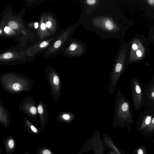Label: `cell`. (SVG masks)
Masks as SVG:
<instances>
[{
	"instance_id": "1",
	"label": "cell",
	"mask_w": 154,
	"mask_h": 154,
	"mask_svg": "<svg viewBox=\"0 0 154 154\" xmlns=\"http://www.w3.org/2000/svg\"><path fill=\"white\" fill-rule=\"evenodd\" d=\"M121 17L112 0H101L98 8L84 18L82 25L102 39H120L122 33Z\"/></svg>"
},
{
	"instance_id": "2",
	"label": "cell",
	"mask_w": 154,
	"mask_h": 154,
	"mask_svg": "<svg viewBox=\"0 0 154 154\" xmlns=\"http://www.w3.org/2000/svg\"><path fill=\"white\" fill-rule=\"evenodd\" d=\"M115 107L112 126L116 128L126 122L132 121L128 102L118 88L115 99Z\"/></svg>"
},
{
	"instance_id": "3",
	"label": "cell",
	"mask_w": 154,
	"mask_h": 154,
	"mask_svg": "<svg viewBox=\"0 0 154 154\" xmlns=\"http://www.w3.org/2000/svg\"><path fill=\"white\" fill-rule=\"evenodd\" d=\"M123 49L120 48L115 58L108 82V91L110 95L114 93L119 80L123 72L124 60Z\"/></svg>"
},
{
	"instance_id": "4",
	"label": "cell",
	"mask_w": 154,
	"mask_h": 154,
	"mask_svg": "<svg viewBox=\"0 0 154 154\" xmlns=\"http://www.w3.org/2000/svg\"><path fill=\"white\" fill-rule=\"evenodd\" d=\"M70 41L67 49L69 56L75 58L82 56L86 53L87 47L83 42L76 38H72Z\"/></svg>"
},
{
	"instance_id": "5",
	"label": "cell",
	"mask_w": 154,
	"mask_h": 154,
	"mask_svg": "<svg viewBox=\"0 0 154 154\" xmlns=\"http://www.w3.org/2000/svg\"><path fill=\"white\" fill-rule=\"evenodd\" d=\"M82 12L79 18L82 22L84 18L94 11L99 6L101 0H79Z\"/></svg>"
},
{
	"instance_id": "6",
	"label": "cell",
	"mask_w": 154,
	"mask_h": 154,
	"mask_svg": "<svg viewBox=\"0 0 154 154\" xmlns=\"http://www.w3.org/2000/svg\"><path fill=\"white\" fill-rule=\"evenodd\" d=\"M89 141L88 143L92 147L94 154H104L105 149L98 130L94 132Z\"/></svg>"
},
{
	"instance_id": "7",
	"label": "cell",
	"mask_w": 154,
	"mask_h": 154,
	"mask_svg": "<svg viewBox=\"0 0 154 154\" xmlns=\"http://www.w3.org/2000/svg\"><path fill=\"white\" fill-rule=\"evenodd\" d=\"M132 96L134 103L136 108L141 104L142 97L141 88L138 82L135 79L132 83Z\"/></svg>"
},
{
	"instance_id": "8",
	"label": "cell",
	"mask_w": 154,
	"mask_h": 154,
	"mask_svg": "<svg viewBox=\"0 0 154 154\" xmlns=\"http://www.w3.org/2000/svg\"><path fill=\"white\" fill-rule=\"evenodd\" d=\"M2 143L6 154H12L17 146V142L14 136L10 135L6 138H3Z\"/></svg>"
},
{
	"instance_id": "9",
	"label": "cell",
	"mask_w": 154,
	"mask_h": 154,
	"mask_svg": "<svg viewBox=\"0 0 154 154\" xmlns=\"http://www.w3.org/2000/svg\"><path fill=\"white\" fill-rule=\"evenodd\" d=\"M103 143L106 146L111 150L114 151L116 154H121L118 147L109 137L105 134H103Z\"/></svg>"
},
{
	"instance_id": "10",
	"label": "cell",
	"mask_w": 154,
	"mask_h": 154,
	"mask_svg": "<svg viewBox=\"0 0 154 154\" xmlns=\"http://www.w3.org/2000/svg\"><path fill=\"white\" fill-rule=\"evenodd\" d=\"M23 124L26 130L31 134L37 135H38L41 131L26 119L24 120Z\"/></svg>"
},
{
	"instance_id": "11",
	"label": "cell",
	"mask_w": 154,
	"mask_h": 154,
	"mask_svg": "<svg viewBox=\"0 0 154 154\" xmlns=\"http://www.w3.org/2000/svg\"><path fill=\"white\" fill-rule=\"evenodd\" d=\"M76 116L74 113L71 112H64L60 116L58 121L70 123L75 119Z\"/></svg>"
},
{
	"instance_id": "12",
	"label": "cell",
	"mask_w": 154,
	"mask_h": 154,
	"mask_svg": "<svg viewBox=\"0 0 154 154\" xmlns=\"http://www.w3.org/2000/svg\"><path fill=\"white\" fill-rule=\"evenodd\" d=\"M37 111L40 117V129L42 131L44 129L47 121V120L44 117V110L43 106L42 104L39 105L37 108Z\"/></svg>"
},
{
	"instance_id": "13",
	"label": "cell",
	"mask_w": 154,
	"mask_h": 154,
	"mask_svg": "<svg viewBox=\"0 0 154 154\" xmlns=\"http://www.w3.org/2000/svg\"><path fill=\"white\" fill-rule=\"evenodd\" d=\"M51 82L52 85L55 87H56L58 91H60V78L57 75L54 74L52 76Z\"/></svg>"
},
{
	"instance_id": "14",
	"label": "cell",
	"mask_w": 154,
	"mask_h": 154,
	"mask_svg": "<svg viewBox=\"0 0 154 154\" xmlns=\"http://www.w3.org/2000/svg\"><path fill=\"white\" fill-rule=\"evenodd\" d=\"M36 154H56L51 149L45 147H40L36 151Z\"/></svg>"
},
{
	"instance_id": "15",
	"label": "cell",
	"mask_w": 154,
	"mask_h": 154,
	"mask_svg": "<svg viewBox=\"0 0 154 154\" xmlns=\"http://www.w3.org/2000/svg\"><path fill=\"white\" fill-rule=\"evenodd\" d=\"M152 115H147L144 118L140 127L141 130L144 129L149 125L152 120Z\"/></svg>"
},
{
	"instance_id": "16",
	"label": "cell",
	"mask_w": 154,
	"mask_h": 154,
	"mask_svg": "<svg viewBox=\"0 0 154 154\" xmlns=\"http://www.w3.org/2000/svg\"><path fill=\"white\" fill-rule=\"evenodd\" d=\"M26 107V111L28 112L30 114L33 115V116L37 114V110L34 105H29Z\"/></svg>"
},
{
	"instance_id": "17",
	"label": "cell",
	"mask_w": 154,
	"mask_h": 154,
	"mask_svg": "<svg viewBox=\"0 0 154 154\" xmlns=\"http://www.w3.org/2000/svg\"><path fill=\"white\" fill-rule=\"evenodd\" d=\"M11 87L13 90L16 91L20 90L21 88V85L17 82L14 83L12 85Z\"/></svg>"
},
{
	"instance_id": "18",
	"label": "cell",
	"mask_w": 154,
	"mask_h": 154,
	"mask_svg": "<svg viewBox=\"0 0 154 154\" xmlns=\"http://www.w3.org/2000/svg\"><path fill=\"white\" fill-rule=\"evenodd\" d=\"M154 130V117L152 119L149 125L146 128V131L150 132Z\"/></svg>"
},
{
	"instance_id": "19",
	"label": "cell",
	"mask_w": 154,
	"mask_h": 154,
	"mask_svg": "<svg viewBox=\"0 0 154 154\" xmlns=\"http://www.w3.org/2000/svg\"><path fill=\"white\" fill-rule=\"evenodd\" d=\"M8 26L10 28L12 29H16L18 27V24L15 22L11 21L8 23Z\"/></svg>"
},
{
	"instance_id": "20",
	"label": "cell",
	"mask_w": 154,
	"mask_h": 154,
	"mask_svg": "<svg viewBox=\"0 0 154 154\" xmlns=\"http://www.w3.org/2000/svg\"><path fill=\"white\" fill-rule=\"evenodd\" d=\"M12 56L11 53L8 52L3 54L2 55V57L4 59H8L12 57Z\"/></svg>"
},
{
	"instance_id": "21",
	"label": "cell",
	"mask_w": 154,
	"mask_h": 154,
	"mask_svg": "<svg viewBox=\"0 0 154 154\" xmlns=\"http://www.w3.org/2000/svg\"><path fill=\"white\" fill-rule=\"evenodd\" d=\"M149 95L151 99L154 101V86L151 88Z\"/></svg>"
},
{
	"instance_id": "22",
	"label": "cell",
	"mask_w": 154,
	"mask_h": 154,
	"mask_svg": "<svg viewBox=\"0 0 154 154\" xmlns=\"http://www.w3.org/2000/svg\"><path fill=\"white\" fill-rule=\"evenodd\" d=\"M61 43L62 42L61 40H57L55 42L54 45V47L55 48H58L60 46Z\"/></svg>"
},
{
	"instance_id": "23",
	"label": "cell",
	"mask_w": 154,
	"mask_h": 154,
	"mask_svg": "<svg viewBox=\"0 0 154 154\" xmlns=\"http://www.w3.org/2000/svg\"><path fill=\"white\" fill-rule=\"evenodd\" d=\"M48 44V43L46 41H44L41 43L40 45V47L41 48H44Z\"/></svg>"
},
{
	"instance_id": "24",
	"label": "cell",
	"mask_w": 154,
	"mask_h": 154,
	"mask_svg": "<svg viewBox=\"0 0 154 154\" xmlns=\"http://www.w3.org/2000/svg\"><path fill=\"white\" fill-rule=\"evenodd\" d=\"M137 154H145L143 149L142 148H139L137 151Z\"/></svg>"
},
{
	"instance_id": "25",
	"label": "cell",
	"mask_w": 154,
	"mask_h": 154,
	"mask_svg": "<svg viewBox=\"0 0 154 154\" xmlns=\"http://www.w3.org/2000/svg\"><path fill=\"white\" fill-rule=\"evenodd\" d=\"M41 28L42 30H45L46 29V25L44 23H42L41 25Z\"/></svg>"
},
{
	"instance_id": "26",
	"label": "cell",
	"mask_w": 154,
	"mask_h": 154,
	"mask_svg": "<svg viewBox=\"0 0 154 154\" xmlns=\"http://www.w3.org/2000/svg\"><path fill=\"white\" fill-rule=\"evenodd\" d=\"M10 28L8 26H6L4 29V31L7 33L9 32L10 30Z\"/></svg>"
},
{
	"instance_id": "27",
	"label": "cell",
	"mask_w": 154,
	"mask_h": 154,
	"mask_svg": "<svg viewBox=\"0 0 154 154\" xmlns=\"http://www.w3.org/2000/svg\"><path fill=\"white\" fill-rule=\"evenodd\" d=\"M132 48L133 49L136 50L137 49L138 46L136 44H133L132 45Z\"/></svg>"
},
{
	"instance_id": "28",
	"label": "cell",
	"mask_w": 154,
	"mask_h": 154,
	"mask_svg": "<svg viewBox=\"0 0 154 154\" xmlns=\"http://www.w3.org/2000/svg\"><path fill=\"white\" fill-rule=\"evenodd\" d=\"M136 53L137 56L139 57H140L142 55V53L141 52L140 50H137L136 51Z\"/></svg>"
},
{
	"instance_id": "29",
	"label": "cell",
	"mask_w": 154,
	"mask_h": 154,
	"mask_svg": "<svg viewBox=\"0 0 154 154\" xmlns=\"http://www.w3.org/2000/svg\"><path fill=\"white\" fill-rule=\"evenodd\" d=\"M51 24L50 22L48 21L47 22L46 24V26L48 28H49L51 26Z\"/></svg>"
},
{
	"instance_id": "30",
	"label": "cell",
	"mask_w": 154,
	"mask_h": 154,
	"mask_svg": "<svg viewBox=\"0 0 154 154\" xmlns=\"http://www.w3.org/2000/svg\"><path fill=\"white\" fill-rule=\"evenodd\" d=\"M148 2L151 5H152L154 3V0H148Z\"/></svg>"
},
{
	"instance_id": "31",
	"label": "cell",
	"mask_w": 154,
	"mask_h": 154,
	"mask_svg": "<svg viewBox=\"0 0 154 154\" xmlns=\"http://www.w3.org/2000/svg\"><path fill=\"white\" fill-rule=\"evenodd\" d=\"M107 154H116V153L113 151H109Z\"/></svg>"
},
{
	"instance_id": "32",
	"label": "cell",
	"mask_w": 154,
	"mask_h": 154,
	"mask_svg": "<svg viewBox=\"0 0 154 154\" xmlns=\"http://www.w3.org/2000/svg\"><path fill=\"white\" fill-rule=\"evenodd\" d=\"M38 23L37 22H35L34 23L35 27L37 29L38 27Z\"/></svg>"
},
{
	"instance_id": "33",
	"label": "cell",
	"mask_w": 154,
	"mask_h": 154,
	"mask_svg": "<svg viewBox=\"0 0 154 154\" xmlns=\"http://www.w3.org/2000/svg\"><path fill=\"white\" fill-rule=\"evenodd\" d=\"M2 150L1 148H0V154H2Z\"/></svg>"
},
{
	"instance_id": "34",
	"label": "cell",
	"mask_w": 154,
	"mask_h": 154,
	"mask_svg": "<svg viewBox=\"0 0 154 154\" xmlns=\"http://www.w3.org/2000/svg\"><path fill=\"white\" fill-rule=\"evenodd\" d=\"M24 154H29V152H26Z\"/></svg>"
},
{
	"instance_id": "35",
	"label": "cell",
	"mask_w": 154,
	"mask_h": 154,
	"mask_svg": "<svg viewBox=\"0 0 154 154\" xmlns=\"http://www.w3.org/2000/svg\"><path fill=\"white\" fill-rule=\"evenodd\" d=\"M2 32V31L1 29H0V34H1Z\"/></svg>"
}]
</instances>
